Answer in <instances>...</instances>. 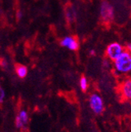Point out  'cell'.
I'll list each match as a JSON object with an SVG mask.
<instances>
[{"label":"cell","instance_id":"cell-12","mask_svg":"<svg viewBox=\"0 0 131 132\" xmlns=\"http://www.w3.org/2000/svg\"><path fill=\"white\" fill-rule=\"evenodd\" d=\"M17 18H18V19H21L22 18V13H21V11H18V13H17Z\"/></svg>","mask_w":131,"mask_h":132},{"label":"cell","instance_id":"cell-5","mask_svg":"<svg viewBox=\"0 0 131 132\" xmlns=\"http://www.w3.org/2000/svg\"><path fill=\"white\" fill-rule=\"evenodd\" d=\"M28 120H29V117L28 112L25 110H21L18 115L16 117V120H15L16 127L18 129H22L28 123Z\"/></svg>","mask_w":131,"mask_h":132},{"label":"cell","instance_id":"cell-13","mask_svg":"<svg viewBox=\"0 0 131 132\" xmlns=\"http://www.w3.org/2000/svg\"><path fill=\"white\" fill-rule=\"evenodd\" d=\"M90 54H91V55H94V54H95L94 51H90Z\"/></svg>","mask_w":131,"mask_h":132},{"label":"cell","instance_id":"cell-2","mask_svg":"<svg viewBox=\"0 0 131 132\" xmlns=\"http://www.w3.org/2000/svg\"><path fill=\"white\" fill-rule=\"evenodd\" d=\"M100 13L101 19L104 23L108 24L114 18V8L108 1H103L101 3Z\"/></svg>","mask_w":131,"mask_h":132},{"label":"cell","instance_id":"cell-9","mask_svg":"<svg viewBox=\"0 0 131 132\" xmlns=\"http://www.w3.org/2000/svg\"><path fill=\"white\" fill-rule=\"evenodd\" d=\"M79 85H80V88L83 91H86L87 88H88V81L87 79L83 76L81 77L80 80H79Z\"/></svg>","mask_w":131,"mask_h":132},{"label":"cell","instance_id":"cell-6","mask_svg":"<svg viewBox=\"0 0 131 132\" xmlns=\"http://www.w3.org/2000/svg\"><path fill=\"white\" fill-rule=\"evenodd\" d=\"M60 45L62 46L67 47L68 49L71 50V51H77L79 47L78 40L72 36H67V37L64 38L60 41Z\"/></svg>","mask_w":131,"mask_h":132},{"label":"cell","instance_id":"cell-7","mask_svg":"<svg viewBox=\"0 0 131 132\" xmlns=\"http://www.w3.org/2000/svg\"><path fill=\"white\" fill-rule=\"evenodd\" d=\"M121 92L123 97L126 100L131 99V81L129 79H126L121 86Z\"/></svg>","mask_w":131,"mask_h":132},{"label":"cell","instance_id":"cell-8","mask_svg":"<svg viewBox=\"0 0 131 132\" xmlns=\"http://www.w3.org/2000/svg\"><path fill=\"white\" fill-rule=\"evenodd\" d=\"M16 72L19 78H25L28 74V68L23 64H17L16 65Z\"/></svg>","mask_w":131,"mask_h":132},{"label":"cell","instance_id":"cell-11","mask_svg":"<svg viewBox=\"0 0 131 132\" xmlns=\"http://www.w3.org/2000/svg\"><path fill=\"white\" fill-rule=\"evenodd\" d=\"M1 66H2L3 68H6L7 67V62L5 60H3L1 61Z\"/></svg>","mask_w":131,"mask_h":132},{"label":"cell","instance_id":"cell-3","mask_svg":"<svg viewBox=\"0 0 131 132\" xmlns=\"http://www.w3.org/2000/svg\"><path fill=\"white\" fill-rule=\"evenodd\" d=\"M90 106L93 112L96 114H101L103 112L104 105L102 97L97 94H93L90 97Z\"/></svg>","mask_w":131,"mask_h":132},{"label":"cell","instance_id":"cell-4","mask_svg":"<svg viewBox=\"0 0 131 132\" xmlns=\"http://www.w3.org/2000/svg\"><path fill=\"white\" fill-rule=\"evenodd\" d=\"M124 48L121 44H119V43H111L107 46L106 55L110 60L115 61L122 54Z\"/></svg>","mask_w":131,"mask_h":132},{"label":"cell","instance_id":"cell-1","mask_svg":"<svg viewBox=\"0 0 131 132\" xmlns=\"http://www.w3.org/2000/svg\"><path fill=\"white\" fill-rule=\"evenodd\" d=\"M116 71L121 74H126L131 70V55L129 51H126L114 61Z\"/></svg>","mask_w":131,"mask_h":132},{"label":"cell","instance_id":"cell-10","mask_svg":"<svg viewBox=\"0 0 131 132\" xmlns=\"http://www.w3.org/2000/svg\"><path fill=\"white\" fill-rule=\"evenodd\" d=\"M6 97V93L4 89L0 86V104H2L4 102V99Z\"/></svg>","mask_w":131,"mask_h":132}]
</instances>
